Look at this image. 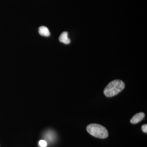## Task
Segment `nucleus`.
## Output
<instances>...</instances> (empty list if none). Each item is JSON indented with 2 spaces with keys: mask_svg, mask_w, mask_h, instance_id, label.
Here are the masks:
<instances>
[{
  "mask_svg": "<svg viewBox=\"0 0 147 147\" xmlns=\"http://www.w3.org/2000/svg\"><path fill=\"white\" fill-rule=\"evenodd\" d=\"M86 129L90 134L96 138L105 139L108 136V131L106 128L98 124L89 125L87 127Z\"/></svg>",
  "mask_w": 147,
  "mask_h": 147,
  "instance_id": "f03ea898",
  "label": "nucleus"
},
{
  "mask_svg": "<svg viewBox=\"0 0 147 147\" xmlns=\"http://www.w3.org/2000/svg\"><path fill=\"white\" fill-rule=\"evenodd\" d=\"M38 32L39 34L42 36H49L50 35V32L48 28L44 26L40 27Z\"/></svg>",
  "mask_w": 147,
  "mask_h": 147,
  "instance_id": "423d86ee",
  "label": "nucleus"
},
{
  "mask_svg": "<svg viewBox=\"0 0 147 147\" xmlns=\"http://www.w3.org/2000/svg\"><path fill=\"white\" fill-rule=\"evenodd\" d=\"M45 138L49 142H53L56 139V134L54 131L49 130L45 133Z\"/></svg>",
  "mask_w": 147,
  "mask_h": 147,
  "instance_id": "39448f33",
  "label": "nucleus"
},
{
  "mask_svg": "<svg viewBox=\"0 0 147 147\" xmlns=\"http://www.w3.org/2000/svg\"><path fill=\"white\" fill-rule=\"evenodd\" d=\"M59 40L61 42H63L64 44H69L70 42V40L68 37V32H64L62 33L59 37Z\"/></svg>",
  "mask_w": 147,
  "mask_h": 147,
  "instance_id": "20e7f679",
  "label": "nucleus"
},
{
  "mask_svg": "<svg viewBox=\"0 0 147 147\" xmlns=\"http://www.w3.org/2000/svg\"><path fill=\"white\" fill-rule=\"evenodd\" d=\"M39 145L40 147H46L47 146V142L44 140H41L39 141Z\"/></svg>",
  "mask_w": 147,
  "mask_h": 147,
  "instance_id": "0eeeda50",
  "label": "nucleus"
},
{
  "mask_svg": "<svg viewBox=\"0 0 147 147\" xmlns=\"http://www.w3.org/2000/svg\"><path fill=\"white\" fill-rule=\"evenodd\" d=\"M125 84L123 81L115 80L110 82L105 87L103 93L105 96L113 97L116 95L124 89Z\"/></svg>",
  "mask_w": 147,
  "mask_h": 147,
  "instance_id": "f257e3e1",
  "label": "nucleus"
},
{
  "mask_svg": "<svg viewBox=\"0 0 147 147\" xmlns=\"http://www.w3.org/2000/svg\"><path fill=\"white\" fill-rule=\"evenodd\" d=\"M145 117V114L144 113H137L134 115L132 118L130 120V122L132 124H137L140 122L142 120L144 119Z\"/></svg>",
  "mask_w": 147,
  "mask_h": 147,
  "instance_id": "7ed1b4c3",
  "label": "nucleus"
},
{
  "mask_svg": "<svg viewBox=\"0 0 147 147\" xmlns=\"http://www.w3.org/2000/svg\"><path fill=\"white\" fill-rule=\"evenodd\" d=\"M142 131L145 133H147V125L144 124L142 127Z\"/></svg>",
  "mask_w": 147,
  "mask_h": 147,
  "instance_id": "6e6552de",
  "label": "nucleus"
}]
</instances>
